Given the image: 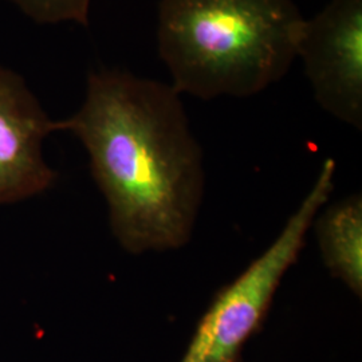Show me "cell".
<instances>
[{"label": "cell", "instance_id": "5", "mask_svg": "<svg viewBox=\"0 0 362 362\" xmlns=\"http://www.w3.org/2000/svg\"><path fill=\"white\" fill-rule=\"evenodd\" d=\"M61 130L19 74L0 67V204L42 194L57 180L42 155L43 140Z\"/></svg>", "mask_w": 362, "mask_h": 362}, {"label": "cell", "instance_id": "2", "mask_svg": "<svg viewBox=\"0 0 362 362\" xmlns=\"http://www.w3.org/2000/svg\"><path fill=\"white\" fill-rule=\"evenodd\" d=\"M303 22L293 0H161L158 54L179 94L245 98L285 77Z\"/></svg>", "mask_w": 362, "mask_h": 362}, {"label": "cell", "instance_id": "3", "mask_svg": "<svg viewBox=\"0 0 362 362\" xmlns=\"http://www.w3.org/2000/svg\"><path fill=\"white\" fill-rule=\"evenodd\" d=\"M336 161L326 158L310 192L267 250L221 287L196 326L180 362H239L264 322L286 272L306 246L315 216L334 189Z\"/></svg>", "mask_w": 362, "mask_h": 362}, {"label": "cell", "instance_id": "1", "mask_svg": "<svg viewBox=\"0 0 362 362\" xmlns=\"http://www.w3.org/2000/svg\"><path fill=\"white\" fill-rule=\"evenodd\" d=\"M61 130L88 151L125 251L165 252L191 240L204 194L203 152L170 85L122 70L90 73L85 103Z\"/></svg>", "mask_w": 362, "mask_h": 362}, {"label": "cell", "instance_id": "7", "mask_svg": "<svg viewBox=\"0 0 362 362\" xmlns=\"http://www.w3.org/2000/svg\"><path fill=\"white\" fill-rule=\"evenodd\" d=\"M39 25L74 22L89 26L91 0H10Z\"/></svg>", "mask_w": 362, "mask_h": 362}, {"label": "cell", "instance_id": "6", "mask_svg": "<svg viewBox=\"0 0 362 362\" xmlns=\"http://www.w3.org/2000/svg\"><path fill=\"white\" fill-rule=\"evenodd\" d=\"M315 233L327 270L361 297V194H351L327 208L315 221Z\"/></svg>", "mask_w": 362, "mask_h": 362}, {"label": "cell", "instance_id": "4", "mask_svg": "<svg viewBox=\"0 0 362 362\" xmlns=\"http://www.w3.org/2000/svg\"><path fill=\"white\" fill-rule=\"evenodd\" d=\"M297 55L320 106L362 128V0H330L303 22Z\"/></svg>", "mask_w": 362, "mask_h": 362}]
</instances>
